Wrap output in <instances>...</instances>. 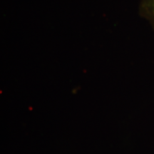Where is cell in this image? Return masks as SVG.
<instances>
[{
    "mask_svg": "<svg viewBox=\"0 0 154 154\" xmlns=\"http://www.w3.org/2000/svg\"><path fill=\"white\" fill-rule=\"evenodd\" d=\"M139 14L149 22L154 29V0H140Z\"/></svg>",
    "mask_w": 154,
    "mask_h": 154,
    "instance_id": "1",
    "label": "cell"
}]
</instances>
